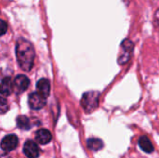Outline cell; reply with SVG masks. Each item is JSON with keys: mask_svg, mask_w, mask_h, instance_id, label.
Here are the masks:
<instances>
[{"mask_svg": "<svg viewBox=\"0 0 159 158\" xmlns=\"http://www.w3.org/2000/svg\"><path fill=\"white\" fill-rule=\"evenodd\" d=\"M139 146L141 147V149L147 153V154H151L154 152V145L151 142V141L146 137V136H143L140 138L139 140Z\"/></svg>", "mask_w": 159, "mask_h": 158, "instance_id": "obj_11", "label": "cell"}, {"mask_svg": "<svg viewBox=\"0 0 159 158\" xmlns=\"http://www.w3.org/2000/svg\"><path fill=\"white\" fill-rule=\"evenodd\" d=\"M121 46H122V48L124 50V53L119 58V63L120 64H126L130 59V54L133 51L134 44H133V42L131 40L126 38L125 40H123Z\"/></svg>", "mask_w": 159, "mask_h": 158, "instance_id": "obj_3", "label": "cell"}, {"mask_svg": "<svg viewBox=\"0 0 159 158\" xmlns=\"http://www.w3.org/2000/svg\"><path fill=\"white\" fill-rule=\"evenodd\" d=\"M16 56L19 66L23 71H30L34 61V49L33 45L24 38H19L16 45Z\"/></svg>", "mask_w": 159, "mask_h": 158, "instance_id": "obj_1", "label": "cell"}, {"mask_svg": "<svg viewBox=\"0 0 159 158\" xmlns=\"http://www.w3.org/2000/svg\"><path fill=\"white\" fill-rule=\"evenodd\" d=\"M7 31V24L3 20H0V36L5 34Z\"/></svg>", "mask_w": 159, "mask_h": 158, "instance_id": "obj_15", "label": "cell"}, {"mask_svg": "<svg viewBox=\"0 0 159 158\" xmlns=\"http://www.w3.org/2000/svg\"><path fill=\"white\" fill-rule=\"evenodd\" d=\"M99 97L100 93L97 91H89L84 93L81 104L87 113H91L99 106Z\"/></svg>", "mask_w": 159, "mask_h": 158, "instance_id": "obj_2", "label": "cell"}, {"mask_svg": "<svg viewBox=\"0 0 159 158\" xmlns=\"http://www.w3.org/2000/svg\"><path fill=\"white\" fill-rule=\"evenodd\" d=\"M13 91V84L9 77H5L0 83V94L9 96Z\"/></svg>", "mask_w": 159, "mask_h": 158, "instance_id": "obj_10", "label": "cell"}, {"mask_svg": "<svg viewBox=\"0 0 159 158\" xmlns=\"http://www.w3.org/2000/svg\"><path fill=\"white\" fill-rule=\"evenodd\" d=\"M36 89L39 94H41L46 99L50 93V83L46 78H41L36 84Z\"/></svg>", "mask_w": 159, "mask_h": 158, "instance_id": "obj_8", "label": "cell"}, {"mask_svg": "<svg viewBox=\"0 0 159 158\" xmlns=\"http://www.w3.org/2000/svg\"><path fill=\"white\" fill-rule=\"evenodd\" d=\"M87 144H88V147L92 151H99L103 148V142L96 138L89 139L87 142Z\"/></svg>", "mask_w": 159, "mask_h": 158, "instance_id": "obj_12", "label": "cell"}, {"mask_svg": "<svg viewBox=\"0 0 159 158\" xmlns=\"http://www.w3.org/2000/svg\"><path fill=\"white\" fill-rule=\"evenodd\" d=\"M17 125L18 127L20 129H23V130H28L31 129V123H30V120L27 116L25 115H20L18 118H17Z\"/></svg>", "mask_w": 159, "mask_h": 158, "instance_id": "obj_13", "label": "cell"}, {"mask_svg": "<svg viewBox=\"0 0 159 158\" xmlns=\"http://www.w3.org/2000/svg\"><path fill=\"white\" fill-rule=\"evenodd\" d=\"M154 22H155V25L156 27L159 29V8L157 10L156 14H155V17H154Z\"/></svg>", "mask_w": 159, "mask_h": 158, "instance_id": "obj_16", "label": "cell"}, {"mask_svg": "<svg viewBox=\"0 0 159 158\" xmlns=\"http://www.w3.org/2000/svg\"><path fill=\"white\" fill-rule=\"evenodd\" d=\"M12 84H13V89L15 90V92L20 94V93H22L23 91H25L28 88L30 81H29V78L26 75L19 74L18 76L15 77Z\"/></svg>", "mask_w": 159, "mask_h": 158, "instance_id": "obj_4", "label": "cell"}, {"mask_svg": "<svg viewBox=\"0 0 159 158\" xmlns=\"http://www.w3.org/2000/svg\"><path fill=\"white\" fill-rule=\"evenodd\" d=\"M18 143H19L18 137L14 134H10V135L6 136L2 140L0 146L4 151L9 152V151H13L14 149H16V147L18 146Z\"/></svg>", "mask_w": 159, "mask_h": 158, "instance_id": "obj_6", "label": "cell"}, {"mask_svg": "<svg viewBox=\"0 0 159 158\" xmlns=\"http://www.w3.org/2000/svg\"><path fill=\"white\" fill-rule=\"evenodd\" d=\"M8 111V104L5 98L0 96V114H5Z\"/></svg>", "mask_w": 159, "mask_h": 158, "instance_id": "obj_14", "label": "cell"}, {"mask_svg": "<svg viewBox=\"0 0 159 158\" xmlns=\"http://www.w3.org/2000/svg\"><path fill=\"white\" fill-rule=\"evenodd\" d=\"M28 102L33 110H40L46 105V98L38 92H33L29 96Z\"/></svg>", "mask_w": 159, "mask_h": 158, "instance_id": "obj_5", "label": "cell"}, {"mask_svg": "<svg viewBox=\"0 0 159 158\" xmlns=\"http://www.w3.org/2000/svg\"><path fill=\"white\" fill-rule=\"evenodd\" d=\"M51 139H52L51 133L45 129H39L35 134V140L40 144H48V142H51Z\"/></svg>", "mask_w": 159, "mask_h": 158, "instance_id": "obj_9", "label": "cell"}, {"mask_svg": "<svg viewBox=\"0 0 159 158\" xmlns=\"http://www.w3.org/2000/svg\"><path fill=\"white\" fill-rule=\"evenodd\" d=\"M23 153L28 158H37L39 156L40 150L34 142L27 141L23 146Z\"/></svg>", "mask_w": 159, "mask_h": 158, "instance_id": "obj_7", "label": "cell"}]
</instances>
